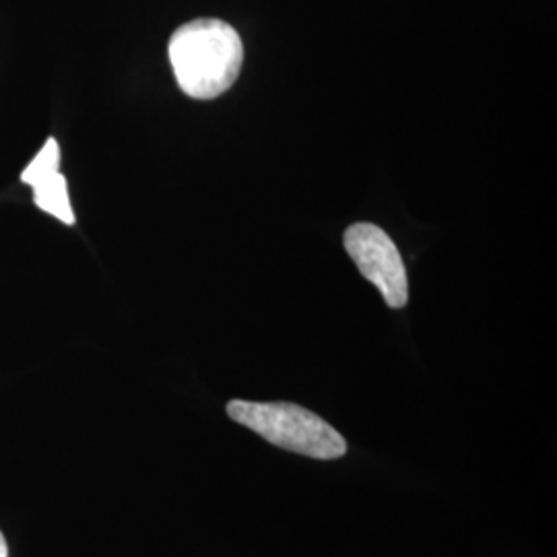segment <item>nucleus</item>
<instances>
[{
	"mask_svg": "<svg viewBox=\"0 0 557 557\" xmlns=\"http://www.w3.org/2000/svg\"><path fill=\"white\" fill-rule=\"evenodd\" d=\"M168 57L182 94L193 100H215L238 81L244 44L225 21H188L170 38Z\"/></svg>",
	"mask_w": 557,
	"mask_h": 557,
	"instance_id": "nucleus-1",
	"label": "nucleus"
},
{
	"mask_svg": "<svg viewBox=\"0 0 557 557\" xmlns=\"http://www.w3.org/2000/svg\"><path fill=\"white\" fill-rule=\"evenodd\" d=\"M343 242L359 273L376 285L384 301L395 310L405 308L409 301V281L391 236L374 223H354L347 227Z\"/></svg>",
	"mask_w": 557,
	"mask_h": 557,
	"instance_id": "nucleus-3",
	"label": "nucleus"
},
{
	"mask_svg": "<svg viewBox=\"0 0 557 557\" xmlns=\"http://www.w3.org/2000/svg\"><path fill=\"white\" fill-rule=\"evenodd\" d=\"M21 182L34 188V202L44 213L64 225H75L66 178L60 174V145L54 137L46 140L40 153L23 170Z\"/></svg>",
	"mask_w": 557,
	"mask_h": 557,
	"instance_id": "nucleus-4",
	"label": "nucleus"
},
{
	"mask_svg": "<svg viewBox=\"0 0 557 557\" xmlns=\"http://www.w3.org/2000/svg\"><path fill=\"white\" fill-rule=\"evenodd\" d=\"M0 557H9V545L2 533H0Z\"/></svg>",
	"mask_w": 557,
	"mask_h": 557,
	"instance_id": "nucleus-5",
	"label": "nucleus"
},
{
	"mask_svg": "<svg viewBox=\"0 0 557 557\" xmlns=\"http://www.w3.org/2000/svg\"><path fill=\"white\" fill-rule=\"evenodd\" d=\"M227 416L273 446L296 455L333 460L347 453V442L331 423L294 403H255L236 398L227 403Z\"/></svg>",
	"mask_w": 557,
	"mask_h": 557,
	"instance_id": "nucleus-2",
	"label": "nucleus"
}]
</instances>
